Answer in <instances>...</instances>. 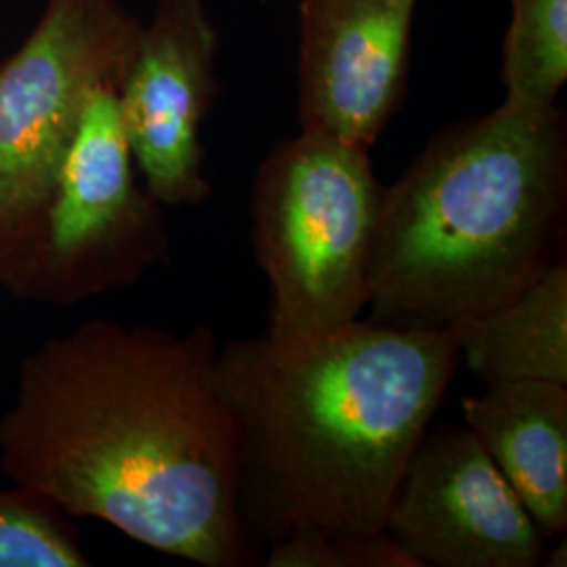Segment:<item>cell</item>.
<instances>
[{
  "instance_id": "12",
  "label": "cell",
  "mask_w": 567,
  "mask_h": 567,
  "mask_svg": "<svg viewBox=\"0 0 567 567\" xmlns=\"http://www.w3.org/2000/svg\"><path fill=\"white\" fill-rule=\"evenodd\" d=\"M567 81V0H511L503 82L505 102L557 107Z\"/></svg>"
},
{
  "instance_id": "5",
  "label": "cell",
  "mask_w": 567,
  "mask_h": 567,
  "mask_svg": "<svg viewBox=\"0 0 567 567\" xmlns=\"http://www.w3.org/2000/svg\"><path fill=\"white\" fill-rule=\"evenodd\" d=\"M142 23L122 0H44L0 60V276L41 217L89 97L118 86Z\"/></svg>"
},
{
  "instance_id": "10",
  "label": "cell",
  "mask_w": 567,
  "mask_h": 567,
  "mask_svg": "<svg viewBox=\"0 0 567 567\" xmlns=\"http://www.w3.org/2000/svg\"><path fill=\"white\" fill-rule=\"evenodd\" d=\"M468 431L505 475L545 538L567 529V385L489 383L463 400Z\"/></svg>"
},
{
  "instance_id": "1",
  "label": "cell",
  "mask_w": 567,
  "mask_h": 567,
  "mask_svg": "<svg viewBox=\"0 0 567 567\" xmlns=\"http://www.w3.org/2000/svg\"><path fill=\"white\" fill-rule=\"evenodd\" d=\"M206 326L91 320L39 347L0 416V468L61 513L204 567L257 559Z\"/></svg>"
},
{
  "instance_id": "11",
  "label": "cell",
  "mask_w": 567,
  "mask_h": 567,
  "mask_svg": "<svg viewBox=\"0 0 567 567\" xmlns=\"http://www.w3.org/2000/svg\"><path fill=\"white\" fill-rule=\"evenodd\" d=\"M461 362L489 383L547 381L567 385V264L547 271L482 318L452 328Z\"/></svg>"
},
{
  "instance_id": "9",
  "label": "cell",
  "mask_w": 567,
  "mask_h": 567,
  "mask_svg": "<svg viewBox=\"0 0 567 567\" xmlns=\"http://www.w3.org/2000/svg\"><path fill=\"white\" fill-rule=\"evenodd\" d=\"M416 2L301 0V131L377 143L404 91Z\"/></svg>"
},
{
  "instance_id": "3",
  "label": "cell",
  "mask_w": 567,
  "mask_h": 567,
  "mask_svg": "<svg viewBox=\"0 0 567 567\" xmlns=\"http://www.w3.org/2000/svg\"><path fill=\"white\" fill-rule=\"evenodd\" d=\"M564 114L503 102L429 143L383 189L370 320L452 330L517 297L559 259Z\"/></svg>"
},
{
  "instance_id": "7",
  "label": "cell",
  "mask_w": 567,
  "mask_h": 567,
  "mask_svg": "<svg viewBox=\"0 0 567 567\" xmlns=\"http://www.w3.org/2000/svg\"><path fill=\"white\" fill-rule=\"evenodd\" d=\"M385 532L416 567H534L545 534L468 426L429 429L386 511Z\"/></svg>"
},
{
  "instance_id": "6",
  "label": "cell",
  "mask_w": 567,
  "mask_h": 567,
  "mask_svg": "<svg viewBox=\"0 0 567 567\" xmlns=\"http://www.w3.org/2000/svg\"><path fill=\"white\" fill-rule=\"evenodd\" d=\"M166 248L161 204L135 179L116 86H102L82 110L39 221L0 278L72 303L137 280Z\"/></svg>"
},
{
  "instance_id": "14",
  "label": "cell",
  "mask_w": 567,
  "mask_h": 567,
  "mask_svg": "<svg viewBox=\"0 0 567 567\" xmlns=\"http://www.w3.org/2000/svg\"><path fill=\"white\" fill-rule=\"evenodd\" d=\"M269 567H416L383 532H313L269 547Z\"/></svg>"
},
{
  "instance_id": "4",
  "label": "cell",
  "mask_w": 567,
  "mask_h": 567,
  "mask_svg": "<svg viewBox=\"0 0 567 567\" xmlns=\"http://www.w3.org/2000/svg\"><path fill=\"white\" fill-rule=\"evenodd\" d=\"M383 189L370 147L301 131L271 150L252 187L269 334L307 337L360 320Z\"/></svg>"
},
{
  "instance_id": "2",
  "label": "cell",
  "mask_w": 567,
  "mask_h": 567,
  "mask_svg": "<svg viewBox=\"0 0 567 567\" xmlns=\"http://www.w3.org/2000/svg\"><path fill=\"white\" fill-rule=\"evenodd\" d=\"M458 364L452 330L372 320L217 349L252 548L313 532H383Z\"/></svg>"
},
{
  "instance_id": "13",
  "label": "cell",
  "mask_w": 567,
  "mask_h": 567,
  "mask_svg": "<svg viewBox=\"0 0 567 567\" xmlns=\"http://www.w3.org/2000/svg\"><path fill=\"white\" fill-rule=\"evenodd\" d=\"M82 566L89 559L60 508L25 487H0V567Z\"/></svg>"
},
{
  "instance_id": "8",
  "label": "cell",
  "mask_w": 567,
  "mask_h": 567,
  "mask_svg": "<svg viewBox=\"0 0 567 567\" xmlns=\"http://www.w3.org/2000/svg\"><path fill=\"white\" fill-rule=\"evenodd\" d=\"M217 49L208 0H156L116 86L133 161L161 206L210 196L200 135L217 89Z\"/></svg>"
}]
</instances>
